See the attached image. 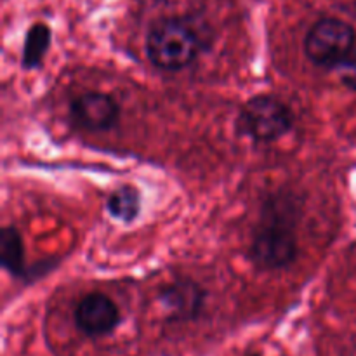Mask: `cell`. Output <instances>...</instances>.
<instances>
[{"mask_svg": "<svg viewBox=\"0 0 356 356\" xmlns=\"http://www.w3.org/2000/svg\"><path fill=\"white\" fill-rule=\"evenodd\" d=\"M299 207L292 195H275L261 209V218L250 242V259L259 270L277 271L298 257Z\"/></svg>", "mask_w": 356, "mask_h": 356, "instance_id": "obj_1", "label": "cell"}, {"mask_svg": "<svg viewBox=\"0 0 356 356\" xmlns=\"http://www.w3.org/2000/svg\"><path fill=\"white\" fill-rule=\"evenodd\" d=\"M204 49L200 33L184 17H165L153 24L146 38V54L160 70L177 72L190 66Z\"/></svg>", "mask_w": 356, "mask_h": 356, "instance_id": "obj_2", "label": "cell"}, {"mask_svg": "<svg viewBox=\"0 0 356 356\" xmlns=\"http://www.w3.org/2000/svg\"><path fill=\"white\" fill-rule=\"evenodd\" d=\"M356 33L351 24L337 17L316 21L305 38V52L313 65L337 70L356 51Z\"/></svg>", "mask_w": 356, "mask_h": 356, "instance_id": "obj_3", "label": "cell"}, {"mask_svg": "<svg viewBox=\"0 0 356 356\" xmlns=\"http://www.w3.org/2000/svg\"><path fill=\"white\" fill-rule=\"evenodd\" d=\"M240 134L257 143H273L294 127L291 108L271 94H257L243 104L238 117Z\"/></svg>", "mask_w": 356, "mask_h": 356, "instance_id": "obj_4", "label": "cell"}, {"mask_svg": "<svg viewBox=\"0 0 356 356\" xmlns=\"http://www.w3.org/2000/svg\"><path fill=\"white\" fill-rule=\"evenodd\" d=\"M70 117L80 129L101 132L117 125L120 108L108 94L83 92L70 104Z\"/></svg>", "mask_w": 356, "mask_h": 356, "instance_id": "obj_5", "label": "cell"}, {"mask_svg": "<svg viewBox=\"0 0 356 356\" xmlns=\"http://www.w3.org/2000/svg\"><path fill=\"white\" fill-rule=\"evenodd\" d=\"M75 323L87 337L110 336L120 323V312L106 294L90 292L76 306Z\"/></svg>", "mask_w": 356, "mask_h": 356, "instance_id": "obj_6", "label": "cell"}, {"mask_svg": "<svg viewBox=\"0 0 356 356\" xmlns=\"http://www.w3.org/2000/svg\"><path fill=\"white\" fill-rule=\"evenodd\" d=\"M207 292L193 280L181 278L172 282L160 292V305L165 309L167 318L172 322L195 320L202 313Z\"/></svg>", "mask_w": 356, "mask_h": 356, "instance_id": "obj_7", "label": "cell"}, {"mask_svg": "<svg viewBox=\"0 0 356 356\" xmlns=\"http://www.w3.org/2000/svg\"><path fill=\"white\" fill-rule=\"evenodd\" d=\"M51 47V28L45 23L31 24L24 35L21 66L24 70H37L44 65L45 54Z\"/></svg>", "mask_w": 356, "mask_h": 356, "instance_id": "obj_8", "label": "cell"}, {"mask_svg": "<svg viewBox=\"0 0 356 356\" xmlns=\"http://www.w3.org/2000/svg\"><path fill=\"white\" fill-rule=\"evenodd\" d=\"M0 263L13 277L21 278L28 273L24 268V245L21 233L14 226L0 232Z\"/></svg>", "mask_w": 356, "mask_h": 356, "instance_id": "obj_9", "label": "cell"}, {"mask_svg": "<svg viewBox=\"0 0 356 356\" xmlns=\"http://www.w3.org/2000/svg\"><path fill=\"white\" fill-rule=\"evenodd\" d=\"M106 209L111 218L122 222H132L141 211V195L131 184L117 188L108 197Z\"/></svg>", "mask_w": 356, "mask_h": 356, "instance_id": "obj_10", "label": "cell"}, {"mask_svg": "<svg viewBox=\"0 0 356 356\" xmlns=\"http://www.w3.org/2000/svg\"><path fill=\"white\" fill-rule=\"evenodd\" d=\"M337 72H339V79L343 86L356 92V51L337 68Z\"/></svg>", "mask_w": 356, "mask_h": 356, "instance_id": "obj_11", "label": "cell"}, {"mask_svg": "<svg viewBox=\"0 0 356 356\" xmlns=\"http://www.w3.org/2000/svg\"><path fill=\"white\" fill-rule=\"evenodd\" d=\"M245 356H261V355H257V353H249V355H245Z\"/></svg>", "mask_w": 356, "mask_h": 356, "instance_id": "obj_12", "label": "cell"}]
</instances>
